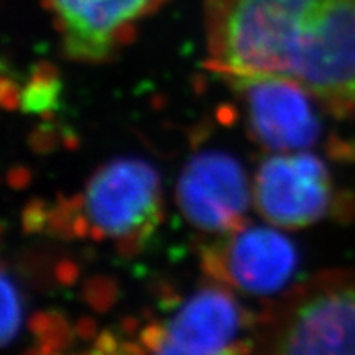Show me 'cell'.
<instances>
[{
  "mask_svg": "<svg viewBox=\"0 0 355 355\" xmlns=\"http://www.w3.org/2000/svg\"><path fill=\"white\" fill-rule=\"evenodd\" d=\"M61 216L79 235L109 239L137 250L162 219V188L157 171L141 159H114L91 176L86 188Z\"/></svg>",
  "mask_w": 355,
  "mask_h": 355,
  "instance_id": "obj_3",
  "label": "cell"
},
{
  "mask_svg": "<svg viewBox=\"0 0 355 355\" xmlns=\"http://www.w3.org/2000/svg\"><path fill=\"white\" fill-rule=\"evenodd\" d=\"M255 352L355 354V268L314 275L266 304Z\"/></svg>",
  "mask_w": 355,
  "mask_h": 355,
  "instance_id": "obj_2",
  "label": "cell"
},
{
  "mask_svg": "<svg viewBox=\"0 0 355 355\" xmlns=\"http://www.w3.org/2000/svg\"><path fill=\"white\" fill-rule=\"evenodd\" d=\"M56 87L55 83H53V78H37L33 79V84L26 89L25 92V107L28 110H35V112H40L44 107L53 104V99H55Z\"/></svg>",
  "mask_w": 355,
  "mask_h": 355,
  "instance_id": "obj_11",
  "label": "cell"
},
{
  "mask_svg": "<svg viewBox=\"0 0 355 355\" xmlns=\"http://www.w3.org/2000/svg\"><path fill=\"white\" fill-rule=\"evenodd\" d=\"M202 10L211 71L286 79L355 119V0H202Z\"/></svg>",
  "mask_w": 355,
  "mask_h": 355,
  "instance_id": "obj_1",
  "label": "cell"
},
{
  "mask_svg": "<svg viewBox=\"0 0 355 355\" xmlns=\"http://www.w3.org/2000/svg\"><path fill=\"white\" fill-rule=\"evenodd\" d=\"M222 78L241 96L248 130L259 144L278 153L306 148L318 140L314 99L298 84L265 74Z\"/></svg>",
  "mask_w": 355,
  "mask_h": 355,
  "instance_id": "obj_8",
  "label": "cell"
},
{
  "mask_svg": "<svg viewBox=\"0 0 355 355\" xmlns=\"http://www.w3.org/2000/svg\"><path fill=\"white\" fill-rule=\"evenodd\" d=\"M257 314L234 290L211 279L165 318L141 327L130 350L155 354L255 352Z\"/></svg>",
  "mask_w": 355,
  "mask_h": 355,
  "instance_id": "obj_4",
  "label": "cell"
},
{
  "mask_svg": "<svg viewBox=\"0 0 355 355\" xmlns=\"http://www.w3.org/2000/svg\"><path fill=\"white\" fill-rule=\"evenodd\" d=\"M254 201L265 220L283 229H301L329 214L334 189L329 170L309 153L278 152L261 162Z\"/></svg>",
  "mask_w": 355,
  "mask_h": 355,
  "instance_id": "obj_6",
  "label": "cell"
},
{
  "mask_svg": "<svg viewBox=\"0 0 355 355\" xmlns=\"http://www.w3.org/2000/svg\"><path fill=\"white\" fill-rule=\"evenodd\" d=\"M166 0H44L73 61L101 64L132 42L137 26Z\"/></svg>",
  "mask_w": 355,
  "mask_h": 355,
  "instance_id": "obj_5",
  "label": "cell"
},
{
  "mask_svg": "<svg viewBox=\"0 0 355 355\" xmlns=\"http://www.w3.org/2000/svg\"><path fill=\"white\" fill-rule=\"evenodd\" d=\"M201 261L214 282L234 291L263 295L285 286L295 272L296 254L277 230L242 225L204 247Z\"/></svg>",
  "mask_w": 355,
  "mask_h": 355,
  "instance_id": "obj_7",
  "label": "cell"
},
{
  "mask_svg": "<svg viewBox=\"0 0 355 355\" xmlns=\"http://www.w3.org/2000/svg\"><path fill=\"white\" fill-rule=\"evenodd\" d=\"M250 198L241 165L219 152L191 158L178 181L181 212L204 232L220 235L245 225Z\"/></svg>",
  "mask_w": 355,
  "mask_h": 355,
  "instance_id": "obj_9",
  "label": "cell"
},
{
  "mask_svg": "<svg viewBox=\"0 0 355 355\" xmlns=\"http://www.w3.org/2000/svg\"><path fill=\"white\" fill-rule=\"evenodd\" d=\"M2 340L3 344H8L20 326L21 306L19 293H17L15 286L12 285L7 275H3L2 278Z\"/></svg>",
  "mask_w": 355,
  "mask_h": 355,
  "instance_id": "obj_10",
  "label": "cell"
}]
</instances>
